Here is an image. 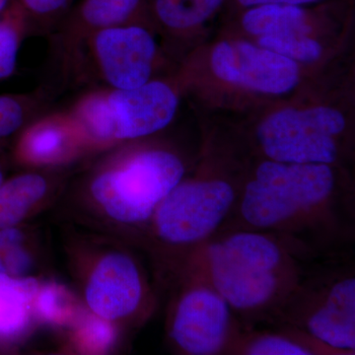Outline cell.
Instances as JSON below:
<instances>
[{"label": "cell", "mask_w": 355, "mask_h": 355, "mask_svg": "<svg viewBox=\"0 0 355 355\" xmlns=\"http://www.w3.org/2000/svg\"><path fill=\"white\" fill-rule=\"evenodd\" d=\"M35 317L55 327L73 328L85 313L76 296L58 282L39 284L34 298Z\"/></svg>", "instance_id": "19"}, {"label": "cell", "mask_w": 355, "mask_h": 355, "mask_svg": "<svg viewBox=\"0 0 355 355\" xmlns=\"http://www.w3.org/2000/svg\"><path fill=\"white\" fill-rule=\"evenodd\" d=\"M230 2L231 6L240 9L250 8V7L265 6V4H291V6H310V4L319 3L324 0H225Z\"/></svg>", "instance_id": "26"}, {"label": "cell", "mask_w": 355, "mask_h": 355, "mask_svg": "<svg viewBox=\"0 0 355 355\" xmlns=\"http://www.w3.org/2000/svg\"><path fill=\"white\" fill-rule=\"evenodd\" d=\"M186 174L183 160L159 146L123 148L86 177L89 198L116 225H146L159 205Z\"/></svg>", "instance_id": "3"}, {"label": "cell", "mask_w": 355, "mask_h": 355, "mask_svg": "<svg viewBox=\"0 0 355 355\" xmlns=\"http://www.w3.org/2000/svg\"><path fill=\"white\" fill-rule=\"evenodd\" d=\"M224 3L225 0H146L147 22L178 36L205 24Z\"/></svg>", "instance_id": "16"}, {"label": "cell", "mask_w": 355, "mask_h": 355, "mask_svg": "<svg viewBox=\"0 0 355 355\" xmlns=\"http://www.w3.org/2000/svg\"><path fill=\"white\" fill-rule=\"evenodd\" d=\"M13 4V0H0V17L6 14Z\"/></svg>", "instance_id": "27"}, {"label": "cell", "mask_w": 355, "mask_h": 355, "mask_svg": "<svg viewBox=\"0 0 355 355\" xmlns=\"http://www.w3.org/2000/svg\"><path fill=\"white\" fill-rule=\"evenodd\" d=\"M338 257L306 268L277 320L324 349L345 354L355 350V277L338 266Z\"/></svg>", "instance_id": "5"}, {"label": "cell", "mask_w": 355, "mask_h": 355, "mask_svg": "<svg viewBox=\"0 0 355 355\" xmlns=\"http://www.w3.org/2000/svg\"><path fill=\"white\" fill-rule=\"evenodd\" d=\"M6 179V160L2 157L0 154V186L3 183L4 180Z\"/></svg>", "instance_id": "28"}, {"label": "cell", "mask_w": 355, "mask_h": 355, "mask_svg": "<svg viewBox=\"0 0 355 355\" xmlns=\"http://www.w3.org/2000/svg\"><path fill=\"white\" fill-rule=\"evenodd\" d=\"M147 23L146 0H79L50 37L58 76H76L85 42L100 30L128 23Z\"/></svg>", "instance_id": "10"}, {"label": "cell", "mask_w": 355, "mask_h": 355, "mask_svg": "<svg viewBox=\"0 0 355 355\" xmlns=\"http://www.w3.org/2000/svg\"><path fill=\"white\" fill-rule=\"evenodd\" d=\"M147 23H128L100 30L85 42L86 58L96 76L112 89L139 87L153 79L158 49Z\"/></svg>", "instance_id": "8"}, {"label": "cell", "mask_w": 355, "mask_h": 355, "mask_svg": "<svg viewBox=\"0 0 355 355\" xmlns=\"http://www.w3.org/2000/svg\"><path fill=\"white\" fill-rule=\"evenodd\" d=\"M296 331L291 329V334L286 331L250 336L241 345L242 347H238L236 350L240 354L249 355H308L315 354V352L321 350V345L307 336L301 334L293 336Z\"/></svg>", "instance_id": "20"}, {"label": "cell", "mask_w": 355, "mask_h": 355, "mask_svg": "<svg viewBox=\"0 0 355 355\" xmlns=\"http://www.w3.org/2000/svg\"><path fill=\"white\" fill-rule=\"evenodd\" d=\"M146 284L137 259L123 249H108L89 268L84 301L90 312L119 322L135 315L144 303Z\"/></svg>", "instance_id": "11"}, {"label": "cell", "mask_w": 355, "mask_h": 355, "mask_svg": "<svg viewBox=\"0 0 355 355\" xmlns=\"http://www.w3.org/2000/svg\"><path fill=\"white\" fill-rule=\"evenodd\" d=\"M191 251L193 272L225 299L233 313L249 320H277L297 286L308 259L275 236L234 229Z\"/></svg>", "instance_id": "2"}, {"label": "cell", "mask_w": 355, "mask_h": 355, "mask_svg": "<svg viewBox=\"0 0 355 355\" xmlns=\"http://www.w3.org/2000/svg\"><path fill=\"white\" fill-rule=\"evenodd\" d=\"M53 89L42 86L32 92L0 95V146L46 114Z\"/></svg>", "instance_id": "18"}, {"label": "cell", "mask_w": 355, "mask_h": 355, "mask_svg": "<svg viewBox=\"0 0 355 355\" xmlns=\"http://www.w3.org/2000/svg\"><path fill=\"white\" fill-rule=\"evenodd\" d=\"M25 242L24 232L18 226L0 229V253L7 275L11 277H31L34 260Z\"/></svg>", "instance_id": "25"}, {"label": "cell", "mask_w": 355, "mask_h": 355, "mask_svg": "<svg viewBox=\"0 0 355 355\" xmlns=\"http://www.w3.org/2000/svg\"><path fill=\"white\" fill-rule=\"evenodd\" d=\"M240 188L225 178H184L159 205L148 225L165 246L193 250L221 232L234 211Z\"/></svg>", "instance_id": "6"}, {"label": "cell", "mask_w": 355, "mask_h": 355, "mask_svg": "<svg viewBox=\"0 0 355 355\" xmlns=\"http://www.w3.org/2000/svg\"><path fill=\"white\" fill-rule=\"evenodd\" d=\"M0 273H6V266H4L3 260H2L1 253H0Z\"/></svg>", "instance_id": "29"}, {"label": "cell", "mask_w": 355, "mask_h": 355, "mask_svg": "<svg viewBox=\"0 0 355 355\" xmlns=\"http://www.w3.org/2000/svg\"><path fill=\"white\" fill-rule=\"evenodd\" d=\"M315 13L305 6L265 4L243 9L241 24L245 31L256 37L310 35Z\"/></svg>", "instance_id": "17"}, {"label": "cell", "mask_w": 355, "mask_h": 355, "mask_svg": "<svg viewBox=\"0 0 355 355\" xmlns=\"http://www.w3.org/2000/svg\"><path fill=\"white\" fill-rule=\"evenodd\" d=\"M233 314L225 299L207 280L191 273L173 308L170 338L186 354H220L233 343Z\"/></svg>", "instance_id": "9"}, {"label": "cell", "mask_w": 355, "mask_h": 355, "mask_svg": "<svg viewBox=\"0 0 355 355\" xmlns=\"http://www.w3.org/2000/svg\"><path fill=\"white\" fill-rule=\"evenodd\" d=\"M80 125L69 111L44 114L18 135L14 160L29 168L57 167L90 151Z\"/></svg>", "instance_id": "13"}, {"label": "cell", "mask_w": 355, "mask_h": 355, "mask_svg": "<svg viewBox=\"0 0 355 355\" xmlns=\"http://www.w3.org/2000/svg\"><path fill=\"white\" fill-rule=\"evenodd\" d=\"M39 284L33 277L0 273V342H17L30 330Z\"/></svg>", "instance_id": "14"}, {"label": "cell", "mask_w": 355, "mask_h": 355, "mask_svg": "<svg viewBox=\"0 0 355 355\" xmlns=\"http://www.w3.org/2000/svg\"><path fill=\"white\" fill-rule=\"evenodd\" d=\"M25 37L24 19L14 3L0 17V81L9 78L15 72L21 43Z\"/></svg>", "instance_id": "23"}, {"label": "cell", "mask_w": 355, "mask_h": 355, "mask_svg": "<svg viewBox=\"0 0 355 355\" xmlns=\"http://www.w3.org/2000/svg\"><path fill=\"white\" fill-rule=\"evenodd\" d=\"M210 62L220 80L261 94H286L300 77L297 62L245 41L217 44Z\"/></svg>", "instance_id": "12"}, {"label": "cell", "mask_w": 355, "mask_h": 355, "mask_svg": "<svg viewBox=\"0 0 355 355\" xmlns=\"http://www.w3.org/2000/svg\"><path fill=\"white\" fill-rule=\"evenodd\" d=\"M73 329L74 347L83 354H105L113 349L116 342L118 335L113 322L92 312L85 313Z\"/></svg>", "instance_id": "22"}, {"label": "cell", "mask_w": 355, "mask_h": 355, "mask_svg": "<svg viewBox=\"0 0 355 355\" xmlns=\"http://www.w3.org/2000/svg\"><path fill=\"white\" fill-rule=\"evenodd\" d=\"M354 202L335 165L266 159L243 182L226 230L275 236L309 260L335 256L352 238Z\"/></svg>", "instance_id": "1"}, {"label": "cell", "mask_w": 355, "mask_h": 355, "mask_svg": "<svg viewBox=\"0 0 355 355\" xmlns=\"http://www.w3.org/2000/svg\"><path fill=\"white\" fill-rule=\"evenodd\" d=\"M171 84L153 80L132 89L103 88L81 96L69 110L91 150L144 139L164 130L176 116Z\"/></svg>", "instance_id": "4"}, {"label": "cell", "mask_w": 355, "mask_h": 355, "mask_svg": "<svg viewBox=\"0 0 355 355\" xmlns=\"http://www.w3.org/2000/svg\"><path fill=\"white\" fill-rule=\"evenodd\" d=\"M24 19L27 36H50L76 0H13Z\"/></svg>", "instance_id": "21"}, {"label": "cell", "mask_w": 355, "mask_h": 355, "mask_svg": "<svg viewBox=\"0 0 355 355\" xmlns=\"http://www.w3.org/2000/svg\"><path fill=\"white\" fill-rule=\"evenodd\" d=\"M258 44L261 48L275 51L297 64L316 62L323 51L319 42L311 38L310 35L305 34L259 37Z\"/></svg>", "instance_id": "24"}, {"label": "cell", "mask_w": 355, "mask_h": 355, "mask_svg": "<svg viewBox=\"0 0 355 355\" xmlns=\"http://www.w3.org/2000/svg\"><path fill=\"white\" fill-rule=\"evenodd\" d=\"M345 128L343 114L330 107L284 109L261 121L256 139L270 160L336 166Z\"/></svg>", "instance_id": "7"}, {"label": "cell", "mask_w": 355, "mask_h": 355, "mask_svg": "<svg viewBox=\"0 0 355 355\" xmlns=\"http://www.w3.org/2000/svg\"><path fill=\"white\" fill-rule=\"evenodd\" d=\"M50 175L21 173L0 186V229L18 226L50 193Z\"/></svg>", "instance_id": "15"}]
</instances>
